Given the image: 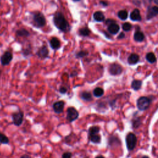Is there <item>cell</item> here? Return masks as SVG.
Segmentation results:
<instances>
[{
    "mask_svg": "<svg viewBox=\"0 0 158 158\" xmlns=\"http://www.w3.org/2000/svg\"><path fill=\"white\" fill-rule=\"evenodd\" d=\"M142 158H150V157H148V156H144V157H143Z\"/></svg>",
    "mask_w": 158,
    "mask_h": 158,
    "instance_id": "cell-42",
    "label": "cell"
},
{
    "mask_svg": "<svg viewBox=\"0 0 158 158\" xmlns=\"http://www.w3.org/2000/svg\"><path fill=\"white\" fill-rule=\"evenodd\" d=\"M20 158H32V157L29 154H23L20 157Z\"/></svg>",
    "mask_w": 158,
    "mask_h": 158,
    "instance_id": "cell-37",
    "label": "cell"
},
{
    "mask_svg": "<svg viewBox=\"0 0 158 158\" xmlns=\"http://www.w3.org/2000/svg\"><path fill=\"white\" fill-rule=\"evenodd\" d=\"M154 8L156 12H157V14H158V7H157V6H154Z\"/></svg>",
    "mask_w": 158,
    "mask_h": 158,
    "instance_id": "cell-38",
    "label": "cell"
},
{
    "mask_svg": "<svg viewBox=\"0 0 158 158\" xmlns=\"http://www.w3.org/2000/svg\"><path fill=\"white\" fill-rule=\"evenodd\" d=\"M142 85V82L141 81L134 80L132 83H131V88L135 90H138L140 89Z\"/></svg>",
    "mask_w": 158,
    "mask_h": 158,
    "instance_id": "cell-26",
    "label": "cell"
},
{
    "mask_svg": "<svg viewBox=\"0 0 158 158\" xmlns=\"http://www.w3.org/2000/svg\"><path fill=\"white\" fill-rule=\"evenodd\" d=\"M154 3H155L157 5H158V0H154Z\"/></svg>",
    "mask_w": 158,
    "mask_h": 158,
    "instance_id": "cell-40",
    "label": "cell"
},
{
    "mask_svg": "<svg viewBox=\"0 0 158 158\" xmlns=\"http://www.w3.org/2000/svg\"><path fill=\"white\" fill-rule=\"evenodd\" d=\"M93 93L95 97H97V98L101 97L104 95V90L102 88L97 87L94 89L93 91Z\"/></svg>",
    "mask_w": 158,
    "mask_h": 158,
    "instance_id": "cell-23",
    "label": "cell"
},
{
    "mask_svg": "<svg viewBox=\"0 0 158 158\" xmlns=\"http://www.w3.org/2000/svg\"><path fill=\"white\" fill-rule=\"evenodd\" d=\"M78 75V72L77 71H72L70 74V77H75Z\"/></svg>",
    "mask_w": 158,
    "mask_h": 158,
    "instance_id": "cell-34",
    "label": "cell"
},
{
    "mask_svg": "<svg viewBox=\"0 0 158 158\" xmlns=\"http://www.w3.org/2000/svg\"><path fill=\"white\" fill-rule=\"evenodd\" d=\"M119 29H120L119 26H118V25H117L116 23L111 24L109 25L108 27V32L112 35L117 34L118 32V31H119Z\"/></svg>",
    "mask_w": 158,
    "mask_h": 158,
    "instance_id": "cell-13",
    "label": "cell"
},
{
    "mask_svg": "<svg viewBox=\"0 0 158 158\" xmlns=\"http://www.w3.org/2000/svg\"><path fill=\"white\" fill-rule=\"evenodd\" d=\"M91 33L90 30L89 29L88 27H84L82 28H81L80 29L78 30V34L82 36H88L90 35Z\"/></svg>",
    "mask_w": 158,
    "mask_h": 158,
    "instance_id": "cell-19",
    "label": "cell"
},
{
    "mask_svg": "<svg viewBox=\"0 0 158 158\" xmlns=\"http://www.w3.org/2000/svg\"><path fill=\"white\" fill-rule=\"evenodd\" d=\"M118 17L122 21H125L128 17V12L126 10H121L118 12Z\"/></svg>",
    "mask_w": 158,
    "mask_h": 158,
    "instance_id": "cell-27",
    "label": "cell"
},
{
    "mask_svg": "<svg viewBox=\"0 0 158 158\" xmlns=\"http://www.w3.org/2000/svg\"><path fill=\"white\" fill-rule=\"evenodd\" d=\"M137 141V137L135 134L132 133H129L126 137V144L127 148L129 151L133 150L136 146Z\"/></svg>",
    "mask_w": 158,
    "mask_h": 158,
    "instance_id": "cell-6",
    "label": "cell"
},
{
    "mask_svg": "<svg viewBox=\"0 0 158 158\" xmlns=\"http://www.w3.org/2000/svg\"><path fill=\"white\" fill-rule=\"evenodd\" d=\"M109 72L112 75H117L122 73V68L119 64L115 63L112 64L109 66Z\"/></svg>",
    "mask_w": 158,
    "mask_h": 158,
    "instance_id": "cell-10",
    "label": "cell"
},
{
    "mask_svg": "<svg viewBox=\"0 0 158 158\" xmlns=\"http://www.w3.org/2000/svg\"><path fill=\"white\" fill-rule=\"evenodd\" d=\"M32 54V49L30 47L24 48L22 49V55L25 57H28Z\"/></svg>",
    "mask_w": 158,
    "mask_h": 158,
    "instance_id": "cell-29",
    "label": "cell"
},
{
    "mask_svg": "<svg viewBox=\"0 0 158 158\" xmlns=\"http://www.w3.org/2000/svg\"><path fill=\"white\" fill-rule=\"evenodd\" d=\"M52 21H53L55 27L62 32L67 33L70 32L71 26L61 12H56L55 13L53 16Z\"/></svg>",
    "mask_w": 158,
    "mask_h": 158,
    "instance_id": "cell-1",
    "label": "cell"
},
{
    "mask_svg": "<svg viewBox=\"0 0 158 158\" xmlns=\"http://www.w3.org/2000/svg\"><path fill=\"white\" fill-rule=\"evenodd\" d=\"M72 153L69 151L65 152L62 154L61 158H72Z\"/></svg>",
    "mask_w": 158,
    "mask_h": 158,
    "instance_id": "cell-31",
    "label": "cell"
},
{
    "mask_svg": "<svg viewBox=\"0 0 158 158\" xmlns=\"http://www.w3.org/2000/svg\"><path fill=\"white\" fill-rule=\"evenodd\" d=\"M59 92L61 94L64 95L68 92V89L66 87H65L64 86H61L59 88Z\"/></svg>",
    "mask_w": 158,
    "mask_h": 158,
    "instance_id": "cell-32",
    "label": "cell"
},
{
    "mask_svg": "<svg viewBox=\"0 0 158 158\" xmlns=\"http://www.w3.org/2000/svg\"><path fill=\"white\" fill-rule=\"evenodd\" d=\"M46 19L43 13L35 12L33 14V24L36 28H42L46 25Z\"/></svg>",
    "mask_w": 158,
    "mask_h": 158,
    "instance_id": "cell-2",
    "label": "cell"
},
{
    "mask_svg": "<svg viewBox=\"0 0 158 158\" xmlns=\"http://www.w3.org/2000/svg\"><path fill=\"white\" fill-rule=\"evenodd\" d=\"M2 71L1 69H0V75H2Z\"/></svg>",
    "mask_w": 158,
    "mask_h": 158,
    "instance_id": "cell-43",
    "label": "cell"
},
{
    "mask_svg": "<svg viewBox=\"0 0 158 158\" xmlns=\"http://www.w3.org/2000/svg\"><path fill=\"white\" fill-rule=\"evenodd\" d=\"M130 17L131 21H140L141 20V17L140 15V12L138 9H134L131 12Z\"/></svg>",
    "mask_w": 158,
    "mask_h": 158,
    "instance_id": "cell-12",
    "label": "cell"
},
{
    "mask_svg": "<svg viewBox=\"0 0 158 158\" xmlns=\"http://www.w3.org/2000/svg\"><path fill=\"white\" fill-rule=\"evenodd\" d=\"M113 23H115V21L114 20H113V19H107L106 21V24L108 25H110L111 24H113Z\"/></svg>",
    "mask_w": 158,
    "mask_h": 158,
    "instance_id": "cell-33",
    "label": "cell"
},
{
    "mask_svg": "<svg viewBox=\"0 0 158 158\" xmlns=\"http://www.w3.org/2000/svg\"><path fill=\"white\" fill-rule=\"evenodd\" d=\"M80 98L84 101L90 102L93 98H92V95L91 93L87 91H83L80 93Z\"/></svg>",
    "mask_w": 158,
    "mask_h": 158,
    "instance_id": "cell-14",
    "label": "cell"
},
{
    "mask_svg": "<svg viewBox=\"0 0 158 158\" xmlns=\"http://www.w3.org/2000/svg\"><path fill=\"white\" fill-rule=\"evenodd\" d=\"M146 59L150 63L153 64L156 61V58L153 52H148L146 56Z\"/></svg>",
    "mask_w": 158,
    "mask_h": 158,
    "instance_id": "cell-25",
    "label": "cell"
},
{
    "mask_svg": "<svg viewBox=\"0 0 158 158\" xmlns=\"http://www.w3.org/2000/svg\"><path fill=\"white\" fill-rule=\"evenodd\" d=\"M95 158H104V157L103 156H101V155H99V156H96Z\"/></svg>",
    "mask_w": 158,
    "mask_h": 158,
    "instance_id": "cell-39",
    "label": "cell"
},
{
    "mask_svg": "<svg viewBox=\"0 0 158 158\" xmlns=\"http://www.w3.org/2000/svg\"><path fill=\"white\" fill-rule=\"evenodd\" d=\"M13 59V55L9 51H5L0 58V62L3 66H6L9 65Z\"/></svg>",
    "mask_w": 158,
    "mask_h": 158,
    "instance_id": "cell-7",
    "label": "cell"
},
{
    "mask_svg": "<svg viewBox=\"0 0 158 158\" xmlns=\"http://www.w3.org/2000/svg\"><path fill=\"white\" fill-rule=\"evenodd\" d=\"M140 60V57L138 55L133 53L130 55L128 58V62L130 65H134L137 64Z\"/></svg>",
    "mask_w": 158,
    "mask_h": 158,
    "instance_id": "cell-16",
    "label": "cell"
},
{
    "mask_svg": "<svg viewBox=\"0 0 158 158\" xmlns=\"http://www.w3.org/2000/svg\"><path fill=\"white\" fill-rule=\"evenodd\" d=\"M65 107V102L63 100L56 101L52 104V109L56 114H60L63 112Z\"/></svg>",
    "mask_w": 158,
    "mask_h": 158,
    "instance_id": "cell-8",
    "label": "cell"
},
{
    "mask_svg": "<svg viewBox=\"0 0 158 158\" xmlns=\"http://www.w3.org/2000/svg\"><path fill=\"white\" fill-rule=\"evenodd\" d=\"M100 128L98 126L94 125L90 127L88 129V135L90 136V135L98 134L100 132Z\"/></svg>",
    "mask_w": 158,
    "mask_h": 158,
    "instance_id": "cell-20",
    "label": "cell"
},
{
    "mask_svg": "<svg viewBox=\"0 0 158 158\" xmlns=\"http://www.w3.org/2000/svg\"><path fill=\"white\" fill-rule=\"evenodd\" d=\"M49 45L51 48L54 50H58L61 46L59 39L57 37H52L49 40Z\"/></svg>",
    "mask_w": 158,
    "mask_h": 158,
    "instance_id": "cell-11",
    "label": "cell"
},
{
    "mask_svg": "<svg viewBox=\"0 0 158 158\" xmlns=\"http://www.w3.org/2000/svg\"><path fill=\"white\" fill-rule=\"evenodd\" d=\"M12 124L16 127H20L24 121V113L22 111L13 112L12 114Z\"/></svg>",
    "mask_w": 158,
    "mask_h": 158,
    "instance_id": "cell-4",
    "label": "cell"
},
{
    "mask_svg": "<svg viewBox=\"0 0 158 158\" xmlns=\"http://www.w3.org/2000/svg\"><path fill=\"white\" fill-rule=\"evenodd\" d=\"M79 117L78 111L74 107H69L67 109L66 112V120L69 122L72 123L78 119Z\"/></svg>",
    "mask_w": 158,
    "mask_h": 158,
    "instance_id": "cell-3",
    "label": "cell"
},
{
    "mask_svg": "<svg viewBox=\"0 0 158 158\" xmlns=\"http://www.w3.org/2000/svg\"><path fill=\"white\" fill-rule=\"evenodd\" d=\"M93 19L95 21L98 22H103L105 20V16L103 13L101 11H96L93 14Z\"/></svg>",
    "mask_w": 158,
    "mask_h": 158,
    "instance_id": "cell-15",
    "label": "cell"
},
{
    "mask_svg": "<svg viewBox=\"0 0 158 158\" xmlns=\"http://www.w3.org/2000/svg\"><path fill=\"white\" fill-rule=\"evenodd\" d=\"M72 1L74 2H80L81 0H72Z\"/></svg>",
    "mask_w": 158,
    "mask_h": 158,
    "instance_id": "cell-41",
    "label": "cell"
},
{
    "mask_svg": "<svg viewBox=\"0 0 158 158\" xmlns=\"http://www.w3.org/2000/svg\"><path fill=\"white\" fill-rule=\"evenodd\" d=\"M131 29V25L128 22H125L122 25V29L125 32H128Z\"/></svg>",
    "mask_w": 158,
    "mask_h": 158,
    "instance_id": "cell-30",
    "label": "cell"
},
{
    "mask_svg": "<svg viewBox=\"0 0 158 158\" xmlns=\"http://www.w3.org/2000/svg\"><path fill=\"white\" fill-rule=\"evenodd\" d=\"M49 51L48 47L45 45H43L36 52V56L41 59H45L49 57Z\"/></svg>",
    "mask_w": 158,
    "mask_h": 158,
    "instance_id": "cell-9",
    "label": "cell"
},
{
    "mask_svg": "<svg viewBox=\"0 0 158 158\" xmlns=\"http://www.w3.org/2000/svg\"><path fill=\"white\" fill-rule=\"evenodd\" d=\"M144 35L143 33L140 31H137L134 34V40L136 42H141L144 40Z\"/></svg>",
    "mask_w": 158,
    "mask_h": 158,
    "instance_id": "cell-21",
    "label": "cell"
},
{
    "mask_svg": "<svg viewBox=\"0 0 158 158\" xmlns=\"http://www.w3.org/2000/svg\"><path fill=\"white\" fill-rule=\"evenodd\" d=\"M100 5H102L103 6H105V7H106V6H108V3L107 2H106L101 1V2H100Z\"/></svg>",
    "mask_w": 158,
    "mask_h": 158,
    "instance_id": "cell-35",
    "label": "cell"
},
{
    "mask_svg": "<svg viewBox=\"0 0 158 158\" xmlns=\"http://www.w3.org/2000/svg\"><path fill=\"white\" fill-rule=\"evenodd\" d=\"M16 34L19 37H23V38H27L30 36L29 32L25 29H21L16 31Z\"/></svg>",
    "mask_w": 158,
    "mask_h": 158,
    "instance_id": "cell-17",
    "label": "cell"
},
{
    "mask_svg": "<svg viewBox=\"0 0 158 158\" xmlns=\"http://www.w3.org/2000/svg\"><path fill=\"white\" fill-rule=\"evenodd\" d=\"M88 55V52L85 50H81L75 54V58L77 59L84 58Z\"/></svg>",
    "mask_w": 158,
    "mask_h": 158,
    "instance_id": "cell-28",
    "label": "cell"
},
{
    "mask_svg": "<svg viewBox=\"0 0 158 158\" xmlns=\"http://www.w3.org/2000/svg\"><path fill=\"white\" fill-rule=\"evenodd\" d=\"M151 103V100L146 96L140 97L137 100V107L140 111H144L147 109Z\"/></svg>",
    "mask_w": 158,
    "mask_h": 158,
    "instance_id": "cell-5",
    "label": "cell"
},
{
    "mask_svg": "<svg viewBox=\"0 0 158 158\" xmlns=\"http://www.w3.org/2000/svg\"><path fill=\"white\" fill-rule=\"evenodd\" d=\"M85 158H87V157H85Z\"/></svg>",
    "mask_w": 158,
    "mask_h": 158,
    "instance_id": "cell-44",
    "label": "cell"
},
{
    "mask_svg": "<svg viewBox=\"0 0 158 158\" xmlns=\"http://www.w3.org/2000/svg\"><path fill=\"white\" fill-rule=\"evenodd\" d=\"M124 37H125V34H124L123 32H121V33H120V35L118 36L117 38H118V39H122V38H124Z\"/></svg>",
    "mask_w": 158,
    "mask_h": 158,
    "instance_id": "cell-36",
    "label": "cell"
},
{
    "mask_svg": "<svg viewBox=\"0 0 158 158\" xmlns=\"http://www.w3.org/2000/svg\"><path fill=\"white\" fill-rule=\"evenodd\" d=\"M157 12L153 7H149L147 11V20H150L151 19L153 18L157 15Z\"/></svg>",
    "mask_w": 158,
    "mask_h": 158,
    "instance_id": "cell-18",
    "label": "cell"
},
{
    "mask_svg": "<svg viewBox=\"0 0 158 158\" xmlns=\"http://www.w3.org/2000/svg\"><path fill=\"white\" fill-rule=\"evenodd\" d=\"M0 143L3 144H8L9 143V138L3 133L0 132Z\"/></svg>",
    "mask_w": 158,
    "mask_h": 158,
    "instance_id": "cell-24",
    "label": "cell"
},
{
    "mask_svg": "<svg viewBox=\"0 0 158 158\" xmlns=\"http://www.w3.org/2000/svg\"><path fill=\"white\" fill-rule=\"evenodd\" d=\"M89 138L90 140L91 143H95V144H98L101 142V136L99 135V134H95V135H90L89 136Z\"/></svg>",
    "mask_w": 158,
    "mask_h": 158,
    "instance_id": "cell-22",
    "label": "cell"
}]
</instances>
